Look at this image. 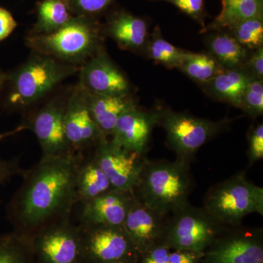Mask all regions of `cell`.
<instances>
[{"label": "cell", "mask_w": 263, "mask_h": 263, "mask_svg": "<svg viewBox=\"0 0 263 263\" xmlns=\"http://www.w3.org/2000/svg\"><path fill=\"white\" fill-rule=\"evenodd\" d=\"M84 156L70 153L42 156L23 171L24 180L6 208L14 232L31 238L45 227L70 218L77 202L76 183Z\"/></svg>", "instance_id": "1"}, {"label": "cell", "mask_w": 263, "mask_h": 263, "mask_svg": "<svg viewBox=\"0 0 263 263\" xmlns=\"http://www.w3.org/2000/svg\"><path fill=\"white\" fill-rule=\"evenodd\" d=\"M79 68L32 51L25 62L5 72L2 104L7 111L27 114L64 81L79 72Z\"/></svg>", "instance_id": "2"}, {"label": "cell", "mask_w": 263, "mask_h": 263, "mask_svg": "<svg viewBox=\"0 0 263 263\" xmlns=\"http://www.w3.org/2000/svg\"><path fill=\"white\" fill-rule=\"evenodd\" d=\"M190 162L145 160L135 197L152 210L170 216L189 203L193 187Z\"/></svg>", "instance_id": "3"}, {"label": "cell", "mask_w": 263, "mask_h": 263, "mask_svg": "<svg viewBox=\"0 0 263 263\" xmlns=\"http://www.w3.org/2000/svg\"><path fill=\"white\" fill-rule=\"evenodd\" d=\"M103 25L92 17L74 15L61 28L42 35L28 34L26 44L60 61L80 67L103 48Z\"/></svg>", "instance_id": "4"}, {"label": "cell", "mask_w": 263, "mask_h": 263, "mask_svg": "<svg viewBox=\"0 0 263 263\" xmlns=\"http://www.w3.org/2000/svg\"><path fill=\"white\" fill-rule=\"evenodd\" d=\"M203 209L226 228L239 226L249 214L263 215V188L238 173L210 189Z\"/></svg>", "instance_id": "5"}, {"label": "cell", "mask_w": 263, "mask_h": 263, "mask_svg": "<svg viewBox=\"0 0 263 263\" xmlns=\"http://www.w3.org/2000/svg\"><path fill=\"white\" fill-rule=\"evenodd\" d=\"M226 228L202 208L189 202L169 216L162 243L171 249L204 252Z\"/></svg>", "instance_id": "6"}, {"label": "cell", "mask_w": 263, "mask_h": 263, "mask_svg": "<svg viewBox=\"0 0 263 263\" xmlns=\"http://www.w3.org/2000/svg\"><path fill=\"white\" fill-rule=\"evenodd\" d=\"M158 116V124L165 130L168 146L178 159L190 162L199 148L222 131L228 123L213 122L168 109L159 110Z\"/></svg>", "instance_id": "7"}, {"label": "cell", "mask_w": 263, "mask_h": 263, "mask_svg": "<svg viewBox=\"0 0 263 263\" xmlns=\"http://www.w3.org/2000/svg\"><path fill=\"white\" fill-rule=\"evenodd\" d=\"M30 239L38 263H86L82 229L70 218L45 227Z\"/></svg>", "instance_id": "8"}, {"label": "cell", "mask_w": 263, "mask_h": 263, "mask_svg": "<svg viewBox=\"0 0 263 263\" xmlns=\"http://www.w3.org/2000/svg\"><path fill=\"white\" fill-rule=\"evenodd\" d=\"M65 99L53 98L26 114L24 129H29L37 138L42 156L65 155L71 151L65 133Z\"/></svg>", "instance_id": "9"}, {"label": "cell", "mask_w": 263, "mask_h": 263, "mask_svg": "<svg viewBox=\"0 0 263 263\" xmlns=\"http://www.w3.org/2000/svg\"><path fill=\"white\" fill-rule=\"evenodd\" d=\"M86 263H138L141 258L123 227H81Z\"/></svg>", "instance_id": "10"}, {"label": "cell", "mask_w": 263, "mask_h": 263, "mask_svg": "<svg viewBox=\"0 0 263 263\" xmlns=\"http://www.w3.org/2000/svg\"><path fill=\"white\" fill-rule=\"evenodd\" d=\"M66 139L71 151L81 153L95 148L105 138L95 123L88 103L87 94L79 84L67 95L65 114Z\"/></svg>", "instance_id": "11"}, {"label": "cell", "mask_w": 263, "mask_h": 263, "mask_svg": "<svg viewBox=\"0 0 263 263\" xmlns=\"http://www.w3.org/2000/svg\"><path fill=\"white\" fill-rule=\"evenodd\" d=\"M95 148L91 159L103 171L112 187L134 193L146 160L144 156L124 150L108 139H104Z\"/></svg>", "instance_id": "12"}, {"label": "cell", "mask_w": 263, "mask_h": 263, "mask_svg": "<svg viewBox=\"0 0 263 263\" xmlns=\"http://www.w3.org/2000/svg\"><path fill=\"white\" fill-rule=\"evenodd\" d=\"M223 232L199 263H263L262 229Z\"/></svg>", "instance_id": "13"}, {"label": "cell", "mask_w": 263, "mask_h": 263, "mask_svg": "<svg viewBox=\"0 0 263 263\" xmlns=\"http://www.w3.org/2000/svg\"><path fill=\"white\" fill-rule=\"evenodd\" d=\"M78 84L89 94L131 95V84L127 76L100 48L79 68Z\"/></svg>", "instance_id": "14"}, {"label": "cell", "mask_w": 263, "mask_h": 263, "mask_svg": "<svg viewBox=\"0 0 263 263\" xmlns=\"http://www.w3.org/2000/svg\"><path fill=\"white\" fill-rule=\"evenodd\" d=\"M169 216L152 210L135 197L123 228L140 256L163 242Z\"/></svg>", "instance_id": "15"}, {"label": "cell", "mask_w": 263, "mask_h": 263, "mask_svg": "<svg viewBox=\"0 0 263 263\" xmlns=\"http://www.w3.org/2000/svg\"><path fill=\"white\" fill-rule=\"evenodd\" d=\"M158 117V111H146L138 105L129 109L116 123L110 142L127 152L144 156Z\"/></svg>", "instance_id": "16"}, {"label": "cell", "mask_w": 263, "mask_h": 263, "mask_svg": "<svg viewBox=\"0 0 263 263\" xmlns=\"http://www.w3.org/2000/svg\"><path fill=\"white\" fill-rule=\"evenodd\" d=\"M134 198V193L112 189L83 203L80 226L123 227Z\"/></svg>", "instance_id": "17"}, {"label": "cell", "mask_w": 263, "mask_h": 263, "mask_svg": "<svg viewBox=\"0 0 263 263\" xmlns=\"http://www.w3.org/2000/svg\"><path fill=\"white\" fill-rule=\"evenodd\" d=\"M103 32L119 48L133 52H145L149 39L146 21L125 10L112 12L103 25Z\"/></svg>", "instance_id": "18"}, {"label": "cell", "mask_w": 263, "mask_h": 263, "mask_svg": "<svg viewBox=\"0 0 263 263\" xmlns=\"http://www.w3.org/2000/svg\"><path fill=\"white\" fill-rule=\"evenodd\" d=\"M86 94L91 116L99 129L106 138L113 134L119 118L129 109L137 106L132 95H100L88 92Z\"/></svg>", "instance_id": "19"}, {"label": "cell", "mask_w": 263, "mask_h": 263, "mask_svg": "<svg viewBox=\"0 0 263 263\" xmlns=\"http://www.w3.org/2000/svg\"><path fill=\"white\" fill-rule=\"evenodd\" d=\"M252 77L242 68L224 70L202 85L213 98L240 108L242 97Z\"/></svg>", "instance_id": "20"}, {"label": "cell", "mask_w": 263, "mask_h": 263, "mask_svg": "<svg viewBox=\"0 0 263 263\" xmlns=\"http://www.w3.org/2000/svg\"><path fill=\"white\" fill-rule=\"evenodd\" d=\"M214 30L207 37L210 54L224 70L243 68L249 55V50L224 29Z\"/></svg>", "instance_id": "21"}, {"label": "cell", "mask_w": 263, "mask_h": 263, "mask_svg": "<svg viewBox=\"0 0 263 263\" xmlns=\"http://www.w3.org/2000/svg\"><path fill=\"white\" fill-rule=\"evenodd\" d=\"M74 15L67 0H41L36 6V22L28 34L42 35L58 30Z\"/></svg>", "instance_id": "22"}, {"label": "cell", "mask_w": 263, "mask_h": 263, "mask_svg": "<svg viewBox=\"0 0 263 263\" xmlns=\"http://www.w3.org/2000/svg\"><path fill=\"white\" fill-rule=\"evenodd\" d=\"M112 189L110 181L92 159H84L77 176V202H89Z\"/></svg>", "instance_id": "23"}, {"label": "cell", "mask_w": 263, "mask_h": 263, "mask_svg": "<svg viewBox=\"0 0 263 263\" xmlns=\"http://www.w3.org/2000/svg\"><path fill=\"white\" fill-rule=\"evenodd\" d=\"M221 10L210 29L228 28L240 21L263 16V0H221Z\"/></svg>", "instance_id": "24"}, {"label": "cell", "mask_w": 263, "mask_h": 263, "mask_svg": "<svg viewBox=\"0 0 263 263\" xmlns=\"http://www.w3.org/2000/svg\"><path fill=\"white\" fill-rule=\"evenodd\" d=\"M145 52H146L151 60L169 69H179L188 53V51H183L167 42L162 37L159 26L154 29L152 37L148 39Z\"/></svg>", "instance_id": "25"}, {"label": "cell", "mask_w": 263, "mask_h": 263, "mask_svg": "<svg viewBox=\"0 0 263 263\" xmlns=\"http://www.w3.org/2000/svg\"><path fill=\"white\" fill-rule=\"evenodd\" d=\"M0 263H38L30 238L14 231L1 235Z\"/></svg>", "instance_id": "26"}, {"label": "cell", "mask_w": 263, "mask_h": 263, "mask_svg": "<svg viewBox=\"0 0 263 263\" xmlns=\"http://www.w3.org/2000/svg\"><path fill=\"white\" fill-rule=\"evenodd\" d=\"M179 70L193 81L203 84L224 69L210 53L188 52Z\"/></svg>", "instance_id": "27"}, {"label": "cell", "mask_w": 263, "mask_h": 263, "mask_svg": "<svg viewBox=\"0 0 263 263\" xmlns=\"http://www.w3.org/2000/svg\"><path fill=\"white\" fill-rule=\"evenodd\" d=\"M227 29L247 49L256 50L263 47V16L240 21Z\"/></svg>", "instance_id": "28"}, {"label": "cell", "mask_w": 263, "mask_h": 263, "mask_svg": "<svg viewBox=\"0 0 263 263\" xmlns=\"http://www.w3.org/2000/svg\"><path fill=\"white\" fill-rule=\"evenodd\" d=\"M240 109L250 117L256 118L263 113L262 79L251 78L242 97Z\"/></svg>", "instance_id": "29"}, {"label": "cell", "mask_w": 263, "mask_h": 263, "mask_svg": "<svg viewBox=\"0 0 263 263\" xmlns=\"http://www.w3.org/2000/svg\"><path fill=\"white\" fill-rule=\"evenodd\" d=\"M115 0H67L74 15L92 17L107 11Z\"/></svg>", "instance_id": "30"}, {"label": "cell", "mask_w": 263, "mask_h": 263, "mask_svg": "<svg viewBox=\"0 0 263 263\" xmlns=\"http://www.w3.org/2000/svg\"><path fill=\"white\" fill-rule=\"evenodd\" d=\"M175 5L176 8L187 14L202 27H204V18L205 16L204 0H164Z\"/></svg>", "instance_id": "31"}, {"label": "cell", "mask_w": 263, "mask_h": 263, "mask_svg": "<svg viewBox=\"0 0 263 263\" xmlns=\"http://www.w3.org/2000/svg\"><path fill=\"white\" fill-rule=\"evenodd\" d=\"M263 158V124L252 128L249 136L248 159L249 164L255 163Z\"/></svg>", "instance_id": "32"}, {"label": "cell", "mask_w": 263, "mask_h": 263, "mask_svg": "<svg viewBox=\"0 0 263 263\" xmlns=\"http://www.w3.org/2000/svg\"><path fill=\"white\" fill-rule=\"evenodd\" d=\"M171 251L164 243H159L142 254L138 263H169Z\"/></svg>", "instance_id": "33"}, {"label": "cell", "mask_w": 263, "mask_h": 263, "mask_svg": "<svg viewBox=\"0 0 263 263\" xmlns=\"http://www.w3.org/2000/svg\"><path fill=\"white\" fill-rule=\"evenodd\" d=\"M249 53L248 58L243 65V70L256 79H262L263 77V47L254 50Z\"/></svg>", "instance_id": "34"}, {"label": "cell", "mask_w": 263, "mask_h": 263, "mask_svg": "<svg viewBox=\"0 0 263 263\" xmlns=\"http://www.w3.org/2000/svg\"><path fill=\"white\" fill-rule=\"evenodd\" d=\"M23 171L21 168L18 158L10 160L0 159V186L17 175H22Z\"/></svg>", "instance_id": "35"}, {"label": "cell", "mask_w": 263, "mask_h": 263, "mask_svg": "<svg viewBox=\"0 0 263 263\" xmlns=\"http://www.w3.org/2000/svg\"><path fill=\"white\" fill-rule=\"evenodd\" d=\"M204 252L183 249H171L169 263H199Z\"/></svg>", "instance_id": "36"}, {"label": "cell", "mask_w": 263, "mask_h": 263, "mask_svg": "<svg viewBox=\"0 0 263 263\" xmlns=\"http://www.w3.org/2000/svg\"><path fill=\"white\" fill-rule=\"evenodd\" d=\"M17 26L18 23L9 10L0 7V42L9 37Z\"/></svg>", "instance_id": "37"}, {"label": "cell", "mask_w": 263, "mask_h": 263, "mask_svg": "<svg viewBox=\"0 0 263 263\" xmlns=\"http://www.w3.org/2000/svg\"><path fill=\"white\" fill-rule=\"evenodd\" d=\"M24 128L23 126L20 125L18 127L15 128L14 130L8 132V133H0V141H1L2 140L4 139L5 138H8V137L16 134L17 133H20L21 131L24 130Z\"/></svg>", "instance_id": "38"}, {"label": "cell", "mask_w": 263, "mask_h": 263, "mask_svg": "<svg viewBox=\"0 0 263 263\" xmlns=\"http://www.w3.org/2000/svg\"><path fill=\"white\" fill-rule=\"evenodd\" d=\"M5 72L0 66V95H1L2 90H3V85H4L5 79Z\"/></svg>", "instance_id": "39"}, {"label": "cell", "mask_w": 263, "mask_h": 263, "mask_svg": "<svg viewBox=\"0 0 263 263\" xmlns=\"http://www.w3.org/2000/svg\"><path fill=\"white\" fill-rule=\"evenodd\" d=\"M113 263H132V262H123V261H120V262H115Z\"/></svg>", "instance_id": "40"}, {"label": "cell", "mask_w": 263, "mask_h": 263, "mask_svg": "<svg viewBox=\"0 0 263 263\" xmlns=\"http://www.w3.org/2000/svg\"><path fill=\"white\" fill-rule=\"evenodd\" d=\"M163 1H164V0H163Z\"/></svg>", "instance_id": "41"}]
</instances>
